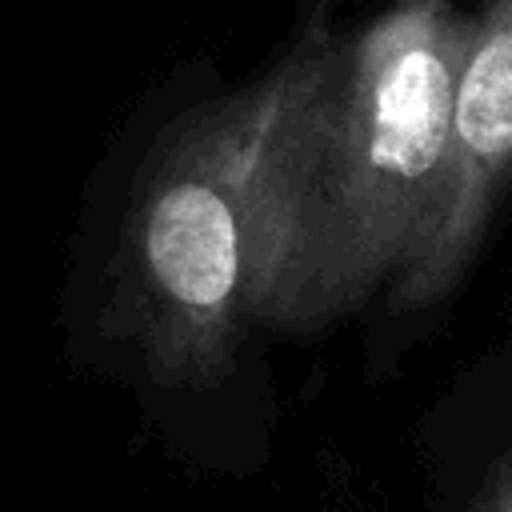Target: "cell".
Returning a JSON list of instances; mask_svg holds the SVG:
<instances>
[{
	"label": "cell",
	"mask_w": 512,
	"mask_h": 512,
	"mask_svg": "<svg viewBox=\"0 0 512 512\" xmlns=\"http://www.w3.org/2000/svg\"><path fill=\"white\" fill-rule=\"evenodd\" d=\"M472 16L400 0L292 116L256 200L244 320L312 332L360 308L412 256L444 176Z\"/></svg>",
	"instance_id": "6da1fadb"
},
{
	"label": "cell",
	"mask_w": 512,
	"mask_h": 512,
	"mask_svg": "<svg viewBox=\"0 0 512 512\" xmlns=\"http://www.w3.org/2000/svg\"><path fill=\"white\" fill-rule=\"evenodd\" d=\"M340 48L312 28L252 88L188 120L156 164L132 220V296L148 364L168 384H216L232 368L264 176Z\"/></svg>",
	"instance_id": "7a4b0ae2"
},
{
	"label": "cell",
	"mask_w": 512,
	"mask_h": 512,
	"mask_svg": "<svg viewBox=\"0 0 512 512\" xmlns=\"http://www.w3.org/2000/svg\"><path fill=\"white\" fill-rule=\"evenodd\" d=\"M512 176V0H488L472 20L452 88L444 176L424 232L392 276L396 308L436 304L468 268L492 204Z\"/></svg>",
	"instance_id": "3957f363"
},
{
	"label": "cell",
	"mask_w": 512,
	"mask_h": 512,
	"mask_svg": "<svg viewBox=\"0 0 512 512\" xmlns=\"http://www.w3.org/2000/svg\"><path fill=\"white\" fill-rule=\"evenodd\" d=\"M476 512H512V456H504L500 468L492 472V480H488Z\"/></svg>",
	"instance_id": "277c9868"
}]
</instances>
